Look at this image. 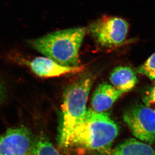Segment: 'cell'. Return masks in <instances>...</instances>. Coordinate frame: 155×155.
<instances>
[{"label":"cell","instance_id":"obj_1","mask_svg":"<svg viewBox=\"0 0 155 155\" xmlns=\"http://www.w3.org/2000/svg\"><path fill=\"white\" fill-rule=\"evenodd\" d=\"M86 33L82 27L62 30L32 40L30 44L62 66L78 67L79 49Z\"/></svg>","mask_w":155,"mask_h":155},{"label":"cell","instance_id":"obj_2","mask_svg":"<svg viewBox=\"0 0 155 155\" xmlns=\"http://www.w3.org/2000/svg\"><path fill=\"white\" fill-rule=\"evenodd\" d=\"M118 133L117 124L108 114L88 110L73 131L70 146L78 145L91 150L104 152L110 149Z\"/></svg>","mask_w":155,"mask_h":155},{"label":"cell","instance_id":"obj_3","mask_svg":"<svg viewBox=\"0 0 155 155\" xmlns=\"http://www.w3.org/2000/svg\"><path fill=\"white\" fill-rule=\"evenodd\" d=\"M93 81L91 75H86L68 85L65 90L59 136V144L62 147L70 146L73 131L84 117Z\"/></svg>","mask_w":155,"mask_h":155},{"label":"cell","instance_id":"obj_4","mask_svg":"<svg viewBox=\"0 0 155 155\" xmlns=\"http://www.w3.org/2000/svg\"><path fill=\"white\" fill-rule=\"evenodd\" d=\"M129 24L120 18L104 16L91 24L89 31L96 42L104 48L117 47L126 39Z\"/></svg>","mask_w":155,"mask_h":155},{"label":"cell","instance_id":"obj_5","mask_svg":"<svg viewBox=\"0 0 155 155\" xmlns=\"http://www.w3.org/2000/svg\"><path fill=\"white\" fill-rule=\"evenodd\" d=\"M124 120L132 133L140 140L155 141V112L148 107L136 105L125 113Z\"/></svg>","mask_w":155,"mask_h":155},{"label":"cell","instance_id":"obj_6","mask_svg":"<svg viewBox=\"0 0 155 155\" xmlns=\"http://www.w3.org/2000/svg\"><path fill=\"white\" fill-rule=\"evenodd\" d=\"M35 142L26 128L8 129L0 135V155H31Z\"/></svg>","mask_w":155,"mask_h":155},{"label":"cell","instance_id":"obj_7","mask_svg":"<svg viewBox=\"0 0 155 155\" xmlns=\"http://www.w3.org/2000/svg\"><path fill=\"white\" fill-rule=\"evenodd\" d=\"M32 71L41 78H53L70 73L79 72L83 68L66 67L59 64L47 57H38L28 62Z\"/></svg>","mask_w":155,"mask_h":155},{"label":"cell","instance_id":"obj_8","mask_svg":"<svg viewBox=\"0 0 155 155\" xmlns=\"http://www.w3.org/2000/svg\"><path fill=\"white\" fill-rule=\"evenodd\" d=\"M124 93L114 86L103 83L95 89L91 101L92 110L97 113H104L114 104Z\"/></svg>","mask_w":155,"mask_h":155},{"label":"cell","instance_id":"obj_9","mask_svg":"<svg viewBox=\"0 0 155 155\" xmlns=\"http://www.w3.org/2000/svg\"><path fill=\"white\" fill-rule=\"evenodd\" d=\"M113 86L123 93L131 91L136 84L137 78L135 71L127 66L115 68L110 75Z\"/></svg>","mask_w":155,"mask_h":155},{"label":"cell","instance_id":"obj_10","mask_svg":"<svg viewBox=\"0 0 155 155\" xmlns=\"http://www.w3.org/2000/svg\"><path fill=\"white\" fill-rule=\"evenodd\" d=\"M155 151L149 145L130 139L119 145L111 155H154Z\"/></svg>","mask_w":155,"mask_h":155},{"label":"cell","instance_id":"obj_11","mask_svg":"<svg viewBox=\"0 0 155 155\" xmlns=\"http://www.w3.org/2000/svg\"><path fill=\"white\" fill-rule=\"evenodd\" d=\"M31 155H61L48 140L39 138L36 140Z\"/></svg>","mask_w":155,"mask_h":155},{"label":"cell","instance_id":"obj_12","mask_svg":"<svg viewBox=\"0 0 155 155\" xmlns=\"http://www.w3.org/2000/svg\"><path fill=\"white\" fill-rule=\"evenodd\" d=\"M138 73L145 75L151 80L155 79V53L137 69Z\"/></svg>","mask_w":155,"mask_h":155},{"label":"cell","instance_id":"obj_13","mask_svg":"<svg viewBox=\"0 0 155 155\" xmlns=\"http://www.w3.org/2000/svg\"><path fill=\"white\" fill-rule=\"evenodd\" d=\"M147 101L148 107L155 112V87L153 88L149 97L147 99Z\"/></svg>","mask_w":155,"mask_h":155},{"label":"cell","instance_id":"obj_14","mask_svg":"<svg viewBox=\"0 0 155 155\" xmlns=\"http://www.w3.org/2000/svg\"><path fill=\"white\" fill-rule=\"evenodd\" d=\"M3 88L2 87V85L0 84V101L1 100L2 97H3Z\"/></svg>","mask_w":155,"mask_h":155},{"label":"cell","instance_id":"obj_15","mask_svg":"<svg viewBox=\"0 0 155 155\" xmlns=\"http://www.w3.org/2000/svg\"></svg>","mask_w":155,"mask_h":155}]
</instances>
